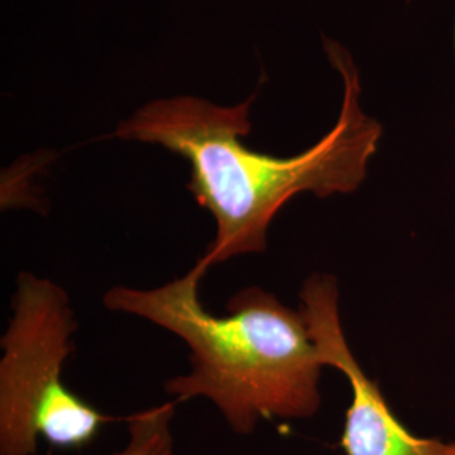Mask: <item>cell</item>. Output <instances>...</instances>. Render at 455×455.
Masks as SVG:
<instances>
[{"instance_id": "obj_5", "label": "cell", "mask_w": 455, "mask_h": 455, "mask_svg": "<svg viewBox=\"0 0 455 455\" xmlns=\"http://www.w3.org/2000/svg\"><path fill=\"white\" fill-rule=\"evenodd\" d=\"M176 403L147 408L127 419L129 442L114 455H176L171 425L176 415Z\"/></svg>"}, {"instance_id": "obj_2", "label": "cell", "mask_w": 455, "mask_h": 455, "mask_svg": "<svg viewBox=\"0 0 455 455\" xmlns=\"http://www.w3.org/2000/svg\"><path fill=\"white\" fill-rule=\"evenodd\" d=\"M210 267L203 259L156 289L114 285L103 295L112 312L142 317L189 347L191 371L165 381V391L188 402L208 398L240 435L263 419H309L321 407L324 363L300 310L274 293L244 287L218 317L203 307L199 287Z\"/></svg>"}, {"instance_id": "obj_3", "label": "cell", "mask_w": 455, "mask_h": 455, "mask_svg": "<svg viewBox=\"0 0 455 455\" xmlns=\"http://www.w3.org/2000/svg\"><path fill=\"white\" fill-rule=\"evenodd\" d=\"M78 331L65 289L19 272L12 317L0 339V455H36L37 439L80 451L114 422L66 388L63 368Z\"/></svg>"}, {"instance_id": "obj_1", "label": "cell", "mask_w": 455, "mask_h": 455, "mask_svg": "<svg viewBox=\"0 0 455 455\" xmlns=\"http://www.w3.org/2000/svg\"><path fill=\"white\" fill-rule=\"evenodd\" d=\"M324 44L344 84L341 112L317 144L292 157L260 154L242 142L251 132L257 95L231 107L196 97L156 100L116 127L118 139L164 147L191 164L188 189L216 223L201 257L210 268L263 253L270 223L293 196L347 195L366 178L383 129L361 108L359 71L349 52L329 39Z\"/></svg>"}, {"instance_id": "obj_4", "label": "cell", "mask_w": 455, "mask_h": 455, "mask_svg": "<svg viewBox=\"0 0 455 455\" xmlns=\"http://www.w3.org/2000/svg\"><path fill=\"white\" fill-rule=\"evenodd\" d=\"M300 312L324 366L349 381L353 400L346 411L341 447L346 455H455V443L411 434L391 411L379 385L370 379L351 353L339 317L338 282L310 275L300 291Z\"/></svg>"}]
</instances>
